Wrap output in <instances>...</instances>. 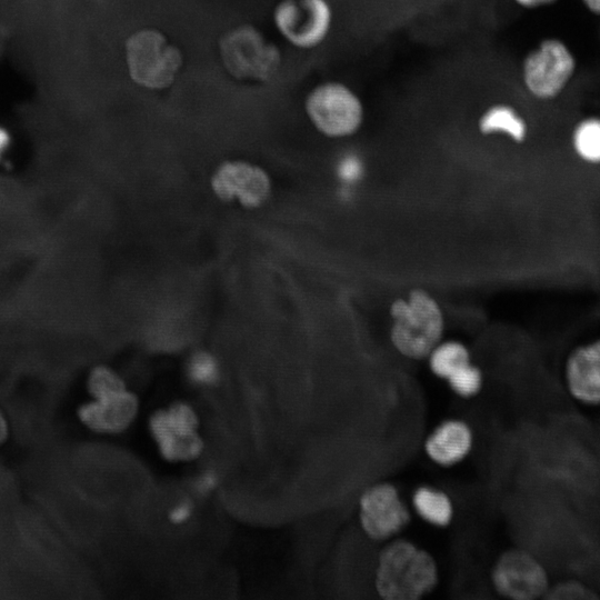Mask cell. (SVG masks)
<instances>
[{"instance_id": "1", "label": "cell", "mask_w": 600, "mask_h": 600, "mask_svg": "<svg viewBox=\"0 0 600 600\" xmlns=\"http://www.w3.org/2000/svg\"><path fill=\"white\" fill-rule=\"evenodd\" d=\"M437 578L432 557L413 543L400 540L381 552L376 588L387 600H414L432 590Z\"/></svg>"}, {"instance_id": "2", "label": "cell", "mask_w": 600, "mask_h": 600, "mask_svg": "<svg viewBox=\"0 0 600 600\" xmlns=\"http://www.w3.org/2000/svg\"><path fill=\"white\" fill-rule=\"evenodd\" d=\"M391 341L403 356L421 359L440 342L443 316L436 300L422 290H413L407 299H397L390 308Z\"/></svg>"}, {"instance_id": "3", "label": "cell", "mask_w": 600, "mask_h": 600, "mask_svg": "<svg viewBox=\"0 0 600 600\" xmlns=\"http://www.w3.org/2000/svg\"><path fill=\"white\" fill-rule=\"evenodd\" d=\"M126 62L131 79L147 89H163L176 79L182 56L158 30L143 29L126 41Z\"/></svg>"}, {"instance_id": "4", "label": "cell", "mask_w": 600, "mask_h": 600, "mask_svg": "<svg viewBox=\"0 0 600 600\" xmlns=\"http://www.w3.org/2000/svg\"><path fill=\"white\" fill-rule=\"evenodd\" d=\"M221 60L238 79L268 81L279 69L278 48L251 26H240L227 32L220 41Z\"/></svg>"}, {"instance_id": "5", "label": "cell", "mask_w": 600, "mask_h": 600, "mask_svg": "<svg viewBox=\"0 0 600 600\" xmlns=\"http://www.w3.org/2000/svg\"><path fill=\"white\" fill-rule=\"evenodd\" d=\"M304 106L313 126L331 138L353 134L363 120L360 99L340 82L319 84L308 94Z\"/></svg>"}, {"instance_id": "6", "label": "cell", "mask_w": 600, "mask_h": 600, "mask_svg": "<svg viewBox=\"0 0 600 600\" xmlns=\"http://www.w3.org/2000/svg\"><path fill=\"white\" fill-rule=\"evenodd\" d=\"M576 71V59L559 39H544L530 51L522 66L523 82L528 91L540 100L559 96Z\"/></svg>"}, {"instance_id": "7", "label": "cell", "mask_w": 600, "mask_h": 600, "mask_svg": "<svg viewBox=\"0 0 600 600\" xmlns=\"http://www.w3.org/2000/svg\"><path fill=\"white\" fill-rule=\"evenodd\" d=\"M492 582L498 593L514 600L544 598L551 584L544 566L521 549L509 550L498 559Z\"/></svg>"}, {"instance_id": "8", "label": "cell", "mask_w": 600, "mask_h": 600, "mask_svg": "<svg viewBox=\"0 0 600 600\" xmlns=\"http://www.w3.org/2000/svg\"><path fill=\"white\" fill-rule=\"evenodd\" d=\"M274 24L293 46L310 49L327 37L332 12L326 0H283L274 9Z\"/></svg>"}, {"instance_id": "9", "label": "cell", "mask_w": 600, "mask_h": 600, "mask_svg": "<svg viewBox=\"0 0 600 600\" xmlns=\"http://www.w3.org/2000/svg\"><path fill=\"white\" fill-rule=\"evenodd\" d=\"M409 521V512L391 484L369 488L360 499V522L372 539H386L401 530Z\"/></svg>"}, {"instance_id": "10", "label": "cell", "mask_w": 600, "mask_h": 600, "mask_svg": "<svg viewBox=\"0 0 600 600\" xmlns=\"http://www.w3.org/2000/svg\"><path fill=\"white\" fill-rule=\"evenodd\" d=\"M211 184L222 200L238 199L249 208L261 206L270 193L268 174L260 167L244 161L222 163L216 170Z\"/></svg>"}, {"instance_id": "11", "label": "cell", "mask_w": 600, "mask_h": 600, "mask_svg": "<svg viewBox=\"0 0 600 600\" xmlns=\"http://www.w3.org/2000/svg\"><path fill=\"white\" fill-rule=\"evenodd\" d=\"M569 396L586 407H600V340L576 348L564 367Z\"/></svg>"}, {"instance_id": "12", "label": "cell", "mask_w": 600, "mask_h": 600, "mask_svg": "<svg viewBox=\"0 0 600 600\" xmlns=\"http://www.w3.org/2000/svg\"><path fill=\"white\" fill-rule=\"evenodd\" d=\"M196 417L186 406L160 413L153 421V432L164 453L173 458L189 457L199 450L194 434Z\"/></svg>"}, {"instance_id": "13", "label": "cell", "mask_w": 600, "mask_h": 600, "mask_svg": "<svg viewBox=\"0 0 600 600\" xmlns=\"http://www.w3.org/2000/svg\"><path fill=\"white\" fill-rule=\"evenodd\" d=\"M136 412V401L126 389L93 398L80 407V421L88 428L116 432L130 423Z\"/></svg>"}, {"instance_id": "14", "label": "cell", "mask_w": 600, "mask_h": 600, "mask_svg": "<svg viewBox=\"0 0 600 600\" xmlns=\"http://www.w3.org/2000/svg\"><path fill=\"white\" fill-rule=\"evenodd\" d=\"M472 444L469 427L458 420L441 423L426 442L428 456L437 463L450 466L467 456Z\"/></svg>"}, {"instance_id": "15", "label": "cell", "mask_w": 600, "mask_h": 600, "mask_svg": "<svg viewBox=\"0 0 600 600\" xmlns=\"http://www.w3.org/2000/svg\"><path fill=\"white\" fill-rule=\"evenodd\" d=\"M479 130L483 134L501 132L516 142H522L527 137V123L518 111L504 103L488 108L479 119Z\"/></svg>"}, {"instance_id": "16", "label": "cell", "mask_w": 600, "mask_h": 600, "mask_svg": "<svg viewBox=\"0 0 600 600\" xmlns=\"http://www.w3.org/2000/svg\"><path fill=\"white\" fill-rule=\"evenodd\" d=\"M417 512L428 522L446 526L452 518V504L448 496L430 487H421L413 494Z\"/></svg>"}, {"instance_id": "17", "label": "cell", "mask_w": 600, "mask_h": 600, "mask_svg": "<svg viewBox=\"0 0 600 600\" xmlns=\"http://www.w3.org/2000/svg\"><path fill=\"white\" fill-rule=\"evenodd\" d=\"M429 356L432 372L446 379L470 362L468 349L458 341L439 342Z\"/></svg>"}, {"instance_id": "18", "label": "cell", "mask_w": 600, "mask_h": 600, "mask_svg": "<svg viewBox=\"0 0 600 600\" xmlns=\"http://www.w3.org/2000/svg\"><path fill=\"white\" fill-rule=\"evenodd\" d=\"M572 146L583 161L600 163V118L589 117L580 121L572 133Z\"/></svg>"}, {"instance_id": "19", "label": "cell", "mask_w": 600, "mask_h": 600, "mask_svg": "<svg viewBox=\"0 0 600 600\" xmlns=\"http://www.w3.org/2000/svg\"><path fill=\"white\" fill-rule=\"evenodd\" d=\"M600 596L590 584L578 579H566L551 583L544 598L552 600H591Z\"/></svg>"}, {"instance_id": "20", "label": "cell", "mask_w": 600, "mask_h": 600, "mask_svg": "<svg viewBox=\"0 0 600 600\" xmlns=\"http://www.w3.org/2000/svg\"><path fill=\"white\" fill-rule=\"evenodd\" d=\"M126 389L118 374L109 368H94L88 378V390L92 398L102 397Z\"/></svg>"}, {"instance_id": "21", "label": "cell", "mask_w": 600, "mask_h": 600, "mask_svg": "<svg viewBox=\"0 0 600 600\" xmlns=\"http://www.w3.org/2000/svg\"><path fill=\"white\" fill-rule=\"evenodd\" d=\"M448 381L458 394L463 397L473 396L481 387V372L469 362L454 371L448 378Z\"/></svg>"}, {"instance_id": "22", "label": "cell", "mask_w": 600, "mask_h": 600, "mask_svg": "<svg viewBox=\"0 0 600 600\" xmlns=\"http://www.w3.org/2000/svg\"><path fill=\"white\" fill-rule=\"evenodd\" d=\"M191 377L198 382H210L216 378L217 368L213 359L206 354H197L190 363Z\"/></svg>"}, {"instance_id": "23", "label": "cell", "mask_w": 600, "mask_h": 600, "mask_svg": "<svg viewBox=\"0 0 600 600\" xmlns=\"http://www.w3.org/2000/svg\"><path fill=\"white\" fill-rule=\"evenodd\" d=\"M10 433V422L7 413L0 406V443L6 441Z\"/></svg>"}, {"instance_id": "24", "label": "cell", "mask_w": 600, "mask_h": 600, "mask_svg": "<svg viewBox=\"0 0 600 600\" xmlns=\"http://www.w3.org/2000/svg\"><path fill=\"white\" fill-rule=\"evenodd\" d=\"M11 142V137L9 131L0 126V159L4 154V152L8 150Z\"/></svg>"}, {"instance_id": "25", "label": "cell", "mask_w": 600, "mask_h": 600, "mask_svg": "<svg viewBox=\"0 0 600 600\" xmlns=\"http://www.w3.org/2000/svg\"><path fill=\"white\" fill-rule=\"evenodd\" d=\"M518 4L524 8H538L541 6H547L553 3L557 0H514Z\"/></svg>"}, {"instance_id": "26", "label": "cell", "mask_w": 600, "mask_h": 600, "mask_svg": "<svg viewBox=\"0 0 600 600\" xmlns=\"http://www.w3.org/2000/svg\"><path fill=\"white\" fill-rule=\"evenodd\" d=\"M190 513V509L188 508V506L186 504H181V506H178L173 511H172V519L177 522H180L182 521L183 519L188 518Z\"/></svg>"}, {"instance_id": "27", "label": "cell", "mask_w": 600, "mask_h": 600, "mask_svg": "<svg viewBox=\"0 0 600 600\" xmlns=\"http://www.w3.org/2000/svg\"><path fill=\"white\" fill-rule=\"evenodd\" d=\"M589 11L600 14V0H582Z\"/></svg>"}]
</instances>
